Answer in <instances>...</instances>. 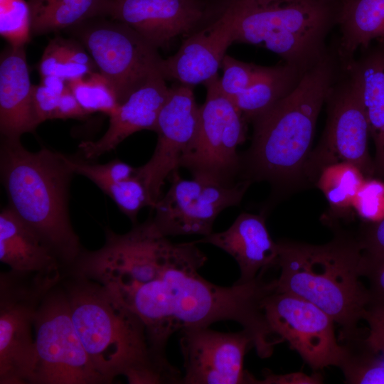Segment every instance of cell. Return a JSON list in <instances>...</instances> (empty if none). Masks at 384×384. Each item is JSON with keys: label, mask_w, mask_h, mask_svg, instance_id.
<instances>
[{"label": "cell", "mask_w": 384, "mask_h": 384, "mask_svg": "<svg viewBox=\"0 0 384 384\" xmlns=\"http://www.w3.org/2000/svg\"><path fill=\"white\" fill-rule=\"evenodd\" d=\"M306 71L284 62L265 66L260 76L231 100L246 122H252L291 93Z\"/></svg>", "instance_id": "obj_24"}, {"label": "cell", "mask_w": 384, "mask_h": 384, "mask_svg": "<svg viewBox=\"0 0 384 384\" xmlns=\"http://www.w3.org/2000/svg\"><path fill=\"white\" fill-rule=\"evenodd\" d=\"M324 245L280 240L277 290L302 297L329 315L341 327L338 341L356 335L369 304L361 280L362 249L356 234L334 228Z\"/></svg>", "instance_id": "obj_4"}, {"label": "cell", "mask_w": 384, "mask_h": 384, "mask_svg": "<svg viewBox=\"0 0 384 384\" xmlns=\"http://www.w3.org/2000/svg\"><path fill=\"white\" fill-rule=\"evenodd\" d=\"M102 383H106L76 333L60 281L46 294L36 316L30 384Z\"/></svg>", "instance_id": "obj_7"}, {"label": "cell", "mask_w": 384, "mask_h": 384, "mask_svg": "<svg viewBox=\"0 0 384 384\" xmlns=\"http://www.w3.org/2000/svg\"><path fill=\"white\" fill-rule=\"evenodd\" d=\"M0 34L11 46H25L31 41V16L28 1L0 0Z\"/></svg>", "instance_id": "obj_31"}, {"label": "cell", "mask_w": 384, "mask_h": 384, "mask_svg": "<svg viewBox=\"0 0 384 384\" xmlns=\"http://www.w3.org/2000/svg\"><path fill=\"white\" fill-rule=\"evenodd\" d=\"M207 260L193 242L174 243L156 267L118 290L120 302L144 322L152 348L161 357L176 331L234 321L247 331L261 358L272 356L277 338L267 322L264 304L276 290V279L265 272L248 282L220 286L199 270Z\"/></svg>", "instance_id": "obj_1"}, {"label": "cell", "mask_w": 384, "mask_h": 384, "mask_svg": "<svg viewBox=\"0 0 384 384\" xmlns=\"http://www.w3.org/2000/svg\"><path fill=\"white\" fill-rule=\"evenodd\" d=\"M323 378L318 372L313 375H306L302 372L287 374H275L270 370H265L263 378H256L255 384H319Z\"/></svg>", "instance_id": "obj_39"}, {"label": "cell", "mask_w": 384, "mask_h": 384, "mask_svg": "<svg viewBox=\"0 0 384 384\" xmlns=\"http://www.w3.org/2000/svg\"><path fill=\"white\" fill-rule=\"evenodd\" d=\"M171 186L158 201L151 218L165 236L213 233V223L221 211L240 203L250 183L240 181L225 185L204 178L184 179L178 171L169 178Z\"/></svg>", "instance_id": "obj_12"}, {"label": "cell", "mask_w": 384, "mask_h": 384, "mask_svg": "<svg viewBox=\"0 0 384 384\" xmlns=\"http://www.w3.org/2000/svg\"><path fill=\"white\" fill-rule=\"evenodd\" d=\"M230 0L222 13L183 41L178 51L163 59L161 75L166 80L193 86L205 84L218 70L233 43Z\"/></svg>", "instance_id": "obj_17"}, {"label": "cell", "mask_w": 384, "mask_h": 384, "mask_svg": "<svg viewBox=\"0 0 384 384\" xmlns=\"http://www.w3.org/2000/svg\"><path fill=\"white\" fill-rule=\"evenodd\" d=\"M363 320L368 325L366 339L374 348L384 353V310L368 306Z\"/></svg>", "instance_id": "obj_38"}, {"label": "cell", "mask_w": 384, "mask_h": 384, "mask_svg": "<svg viewBox=\"0 0 384 384\" xmlns=\"http://www.w3.org/2000/svg\"><path fill=\"white\" fill-rule=\"evenodd\" d=\"M194 242L213 245L233 257L240 269L238 284L252 281L261 272L277 266L279 246L270 235L265 214L241 213L227 230L213 232Z\"/></svg>", "instance_id": "obj_18"}, {"label": "cell", "mask_w": 384, "mask_h": 384, "mask_svg": "<svg viewBox=\"0 0 384 384\" xmlns=\"http://www.w3.org/2000/svg\"><path fill=\"white\" fill-rule=\"evenodd\" d=\"M76 333L106 383H181L182 374L154 351L144 322L100 284L68 273L61 280Z\"/></svg>", "instance_id": "obj_3"}, {"label": "cell", "mask_w": 384, "mask_h": 384, "mask_svg": "<svg viewBox=\"0 0 384 384\" xmlns=\"http://www.w3.org/2000/svg\"><path fill=\"white\" fill-rule=\"evenodd\" d=\"M229 0H110L108 16L166 48L219 16Z\"/></svg>", "instance_id": "obj_14"}, {"label": "cell", "mask_w": 384, "mask_h": 384, "mask_svg": "<svg viewBox=\"0 0 384 384\" xmlns=\"http://www.w3.org/2000/svg\"><path fill=\"white\" fill-rule=\"evenodd\" d=\"M325 104L326 126L304 170L306 187L314 186L323 168L339 161L353 164L366 178L373 177L375 170L368 149L370 132L367 118L356 82L343 65Z\"/></svg>", "instance_id": "obj_10"}, {"label": "cell", "mask_w": 384, "mask_h": 384, "mask_svg": "<svg viewBox=\"0 0 384 384\" xmlns=\"http://www.w3.org/2000/svg\"><path fill=\"white\" fill-rule=\"evenodd\" d=\"M40 84L58 95H62L68 87V82L56 75L41 77Z\"/></svg>", "instance_id": "obj_41"}, {"label": "cell", "mask_w": 384, "mask_h": 384, "mask_svg": "<svg viewBox=\"0 0 384 384\" xmlns=\"http://www.w3.org/2000/svg\"><path fill=\"white\" fill-rule=\"evenodd\" d=\"M25 46L9 45L0 58V132L8 139H20L38 126L33 105Z\"/></svg>", "instance_id": "obj_20"}, {"label": "cell", "mask_w": 384, "mask_h": 384, "mask_svg": "<svg viewBox=\"0 0 384 384\" xmlns=\"http://www.w3.org/2000/svg\"><path fill=\"white\" fill-rule=\"evenodd\" d=\"M341 69L335 48H329L291 93L252 122V143L241 156L242 181L268 182L276 199L306 188L318 117Z\"/></svg>", "instance_id": "obj_2"}, {"label": "cell", "mask_w": 384, "mask_h": 384, "mask_svg": "<svg viewBox=\"0 0 384 384\" xmlns=\"http://www.w3.org/2000/svg\"><path fill=\"white\" fill-rule=\"evenodd\" d=\"M28 3L33 36L70 29L87 20L108 16L110 0H28Z\"/></svg>", "instance_id": "obj_25"}, {"label": "cell", "mask_w": 384, "mask_h": 384, "mask_svg": "<svg viewBox=\"0 0 384 384\" xmlns=\"http://www.w3.org/2000/svg\"><path fill=\"white\" fill-rule=\"evenodd\" d=\"M218 75L205 84L206 97L200 107L196 135L179 166L193 177L232 185L241 172L239 145L245 140L246 121L234 102L220 90Z\"/></svg>", "instance_id": "obj_9"}, {"label": "cell", "mask_w": 384, "mask_h": 384, "mask_svg": "<svg viewBox=\"0 0 384 384\" xmlns=\"http://www.w3.org/2000/svg\"><path fill=\"white\" fill-rule=\"evenodd\" d=\"M335 50L342 64L377 42L384 45V0H342Z\"/></svg>", "instance_id": "obj_23"}, {"label": "cell", "mask_w": 384, "mask_h": 384, "mask_svg": "<svg viewBox=\"0 0 384 384\" xmlns=\"http://www.w3.org/2000/svg\"><path fill=\"white\" fill-rule=\"evenodd\" d=\"M97 69L80 41L62 37L49 41L38 65L41 77L56 75L67 82L84 78Z\"/></svg>", "instance_id": "obj_26"}, {"label": "cell", "mask_w": 384, "mask_h": 384, "mask_svg": "<svg viewBox=\"0 0 384 384\" xmlns=\"http://www.w3.org/2000/svg\"><path fill=\"white\" fill-rule=\"evenodd\" d=\"M353 209L365 223L384 219V183L372 177L366 178L355 196Z\"/></svg>", "instance_id": "obj_34"}, {"label": "cell", "mask_w": 384, "mask_h": 384, "mask_svg": "<svg viewBox=\"0 0 384 384\" xmlns=\"http://www.w3.org/2000/svg\"><path fill=\"white\" fill-rule=\"evenodd\" d=\"M63 277L0 274V384H30L36 316L46 294Z\"/></svg>", "instance_id": "obj_8"}, {"label": "cell", "mask_w": 384, "mask_h": 384, "mask_svg": "<svg viewBox=\"0 0 384 384\" xmlns=\"http://www.w3.org/2000/svg\"><path fill=\"white\" fill-rule=\"evenodd\" d=\"M66 161L74 174L82 175L96 186L103 182L119 181L134 176L136 168L119 160L114 159L104 164H92L65 156Z\"/></svg>", "instance_id": "obj_33"}, {"label": "cell", "mask_w": 384, "mask_h": 384, "mask_svg": "<svg viewBox=\"0 0 384 384\" xmlns=\"http://www.w3.org/2000/svg\"><path fill=\"white\" fill-rule=\"evenodd\" d=\"M199 117L200 107L192 86L179 83L170 87L154 131L157 143L154 154L145 164L136 168L135 172L144 183L154 206L161 197L166 179L178 171L181 156L194 139Z\"/></svg>", "instance_id": "obj_16"}, {"label": "cell", "mask_w": 384, "mask_h": 384, "mask_svg": "<svg viewBox=\"0 0 384 384\" xmlns=\"http://www.w3.org/2000/svg\"><path fill=\"white\" fill-rule=\"evenodd\" d=\"M68 86L88 114L102 112L110 116L120 105L114 87L100 72L68 81Z\"/></svg>", "instance_id": "obj_29"}, {"label": "cell", "mask_w": 384, "mask_h": 384, "mask_svg": "<svg viewBox=\"0 0 384 384\" xmlns=\"http://www.w3.org/2000/svg\"><path fill=\"white\" fill-rule=\"evenodd\" d=\"M253 1L260 3V4H267V3L275 1L277 0H253Z\"/></svg>", "instance_id": "obj_42"}, {"label": "cell", "mask_w": 384, "mask_h": 384, "mask_svg": "<svg viewBox=\"0 0 384 384\" xmlns=\"http://www.w3.org/2000/svg\"><path fill=\"white\" fill-rule=\"evenodd\" d=\"M0 171L8 206L50 245L68 272L84 249L69 216L74 173L65 155L47 148L32 152L20 139L1 137Z\"/></svg>", "instance_id": "obj_5"}, {"label": "cell", "mask_w": 384, "mask_h": 384, "mask_svg": "<svg viewBox=\"0 0 384 384\" xmlns=\"http://www.w3.org/2000/svg\"><path fill=\"white\" fill-rule=\"evenodd\" d=\"M170 87L161 74L151 78L134 91L110 117V124L97 141L82 142L80 151L87 159H96L114 149L132 134L155 131L159 113L169 95Z\"/></svg>", "instance_id": "obj_19"}, {"label": "cell", "mask_w": 384, "mask_h": 384, "mask_svg": "<svg viewBox=\"0 0 384 384\" xmlns=\"http://www.w3.org/2000/svg\"><path fill=\"white\" fill-rule=\"evenodd\" d=\"M87 20L70 29L114 87L119 103L161 74L158 49L134 29L114 21Z\"/></svg>", "instance_id": "obj_11"}, {"label": "cell", "mask_w": 384, "mask_h": 384, "mask_svg": "<svg viewBox=\"0 0 384 384\" xmlns=\"http://www.w3.org/2000/svg\"><path fill=\"white\" fill-rule=\"evenodd\" d=\"M0 261L21 274H66L50 245L9 206L0 213Z\"/></svg>", "instance_id": "obj_21"}, {"label": "cell", "mask_w": 384, "mask_h": 384, "mask_svg": "<svg viewBox=\"0 0 384 384\" xmlns=\"http://www.w3.org/2000/svg\"><path fill=\"white\" fill-rule=\"evenodd\" d=\"M342 0H230L233 43L262 46L307 70L328 52Z\"/></svg>", "instance_id": "obj_6"}, {"label": "cell", "mask_w": 384, "mask_h": 384, "mask_svg": "<svg viewBox=\"0 0 384 384\" xmlns=\"http://www.w3.org/2000/svg\"><path fill=\"white\" fill-rule=\"evenodd\" d=\"M272 332L315 371L338 366L343 347L336 339L332 318L310 302L277 289L264 304Z\"/></svg>", "instance_id": "obj_13"}, {"label": "cell", "mask_w": 384, "mask_h": 384, "mask_svg": "<svg viewBox=\"0 0 384 384\" xmlns=\"http://www.w3.org/2000/svg\"><path fill=\"white\" fill-rule=\"evenodd\" d=\"M60 95L41 84L33 86V105L38 125L46 120L55 119Z\"/></svg>", "instance_id": "obj_36"}, {"label": "cell", "mask_w": 384, "mask_h": 384, "mask_svg": "<svg viewBox=\"0 0 384 384\" xmlns=\"http://www.w3.org/2000/svg\"><path fill=\"white\" fill-rule=\"evenodd\" d=\"M356 235L363 252L384 255V219L373 223H365Z\"/></svg>", "instance_id": "obj_37"}, {"label": "cell", "mask_w": 384, "mask_h": 384, "mask_svg": "<svg viewBox=\"0 0 384 384\" xmlns=\"http://www.w3.org/2000/svg\"><path fill=\"white\" fill-rule=\"evenodd\" d=\"M365 178L356 166L339 161L323 168L314 186L324 195L332 217L340 218L348 216L353 209L355 196Z\"/></svg>", "instance_id": "obj_27"}, {"label": "cell", "mask_w": 384, "mask_h": 384, "mask_svg": "<svg viewBox=\"0 0 384 384\" xmlns=\"http://www.w3.org/2000/svg\"><path fill=\"white\" fill-rule=\"evenodd\" d=\"M221 68L223 73L219 80L220 88L232 100L249 87L260 76L265 66L245 63L225 55Z\"/></svg>", "instance_id": "obj_32"}, {"label": "cell", "mask_w": 384, "mask_h": 384, "mask_svg": "<svg viewBox=\"0 0 384 384\" xmlns=\"http://www.w3.org/2000/svg\"><path fill=\"white\" fill-rule=\"evenodd\" d=\"M180 332L181 384H255L256 378L244 369L245 356L253 347L247 331L225 333L196 326Z\"/></svg>", "instance_id": "obj_15"}, {"label": "cell", "mask_w": 384, "mask_h": 384, "mask_svg": "<svg viewBox=\"0 0 384 384\" xmlns=\"http://www.w3.org/2000/svg\"><path fill=\"white\" fill-rule=\"evenodd\" d=\"M360 331L342 341L343 355L338 365L349 384H384V353L374 348Z\"/></svg>", "instance_id": "obj_28"}, {"label": "cell", "mask_w": 384, "mask_h": 384, "mask_svg": "<svg viewBox=\"0 0 384 384\" xmlns=\"http://www.w3.org/2000/svg\"><path fill=\"white\" fill-rule=\"evenodd\" d=\"M87 115L88 114L82 107L68 86L67 89L60 95L55 119H82Z\"/></svg>", "instance_id": "obj_40"}, {"label": "cell", "mask_w": 384, "mask_h": 384, "mask_svg": "<svg viewBox=\"0 0 384 384\" xmlns=\"http://www.w3.org/2000/svg\"><path fill=\"white\" fill-rule=\"evenodd\" d=\"M97 186L134 224L137 223V217L141 209L146 206L152 209L154 207L144 183L136 174L119 181L100 183Z\"/></svg>", "instance_id": "obj_30"}, {"label": "cell", "mask_w": 384, "mask_h": 384, "mask_svg": "<svg viewBox=\"0 0 384 384\" xmlns=\"http://www.w3.org/2000/svg\"><path fill=\"white\" fill-rule=\"evenodd\" d=\"M345 66L359 90L375 147V175L384 179V45L374 42Z\"/></svg>", "instance_id": "obj_22"}, {"label": "cell", "mask_w": 384, "mask_h": 384, "mask_svg": "<svg viewBox=\"0 0 384 384\" xmlns=\"http://www.w3.org/2000/svg\"><path fill=\"white\" fill-rule=\"evenodd\" d=\"M361 274L368 282V306L384 310V255L363 252Z\"/></svg>", "instance_id": "obj_35"}]
</instances>
